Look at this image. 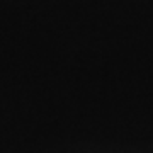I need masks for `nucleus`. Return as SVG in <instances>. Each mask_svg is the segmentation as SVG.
Returning <instances> with one entry per match:
<instances>
[]
</instances>
